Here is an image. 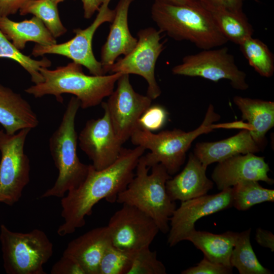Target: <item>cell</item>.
Listing matches in <instances>:
<instances>
[{"instance_id": "cell-21", "label": "cell", "mask_w": 274, "mask_h": 274, "mask_svg": "<svg viewBox=\"0 0 274 274\" xmlns=\"http://www.w3.org/2000/svg\"><path fill=\"white\" fill-rule=\"evenodd\" d=\"M39 123L29 103L20 94L0 84V124L5 132L13 134L23 129H31Z\"/></svg>"}, {"instance_id": "cell-26", "label": "cell", "mask_w": 274, "mask_h": 274, "mask_svg": "<svg viewBox=\"0 0 274 274\" xmlns=\"http://www.w3.org/2000/svg\"><path fill=\"white\" fill-rule=\"evenodd\" d=\"M249 228L235 232L234 245L230 256L231 266L240 274H270L272 272L261 265L257 259L250 242Z\"/></svg>"}, {"instance_id": "cell-33", "label": "cell", "mask_w": 274, "mask_h": 274, "mask_svg": "<svg viewBox=\"0 0 274 274\" xmlns=\"http://www.w3.org/2000/svg\"><path fill=\"white\" fill-rule=\"evenodd\" d=\"M168 117L166 110L160 105H151L143 113L138 121V127L150 131L161 129Z\"/></svg>"}, {"instance_id": "cell-29", "label": "cell", "mask_w": 274, "mask_h": 274, "mask_svg": "<svg viewBox=\"0 0 274 274\" xmlns=\"http://www.w3.org/2000/svg\"><path fill=\"white\" fill-rule=\"evenodd\" d=\"M57 5L51 0H29L19 9L21 15L32 14L40 19L55 38L66 31L60 20Z\"/></svg>"}, {"instance_id": "cell-1", "label": "cell", "mask_w": 274, "mask_h": 274, "mask_svg": "<svg viewBox=\"0 0 274 274\" xmlns=\"http://www.w3.org/2000/svg\"><path fill=\"white\" fill-rule=\"evenodd\" d=\"M145 150L141 146L123 148L117 160L100 170L89 164L84 180L61 198V216L64 222L58 227L57 234L64 236L84 226L86 216L91 215L93 207L101 199L116 202L118 194L133 178L139 160Z\"/></svg>"}, {"instance_id": "cell-7", "label": "cell", "mask_w": 274, "mask_h": 274, "mask_svg": "<svg viewBox=\"0 0 274 274\" xmlns=\"http://www.w3.org/2000/svg\"><path fill=\"white\" fill-rule=\"evenodd\" d=\"M0 242L6 273H46L44 265L53 255V245L43 230L15 232L2 224Z\"/></svg>"}, {"instance_id": "cell-32", "label": "cell", "mask_w": 274, "mask_h": 274, "mask_svg": "<svg viewBox=\"0 0 274 274\" xmlns=\"http://www.w3.org/2000/svg\"><path fill=\"white\" fill-rule=\"evenodd\" d=\"M166 267L157 258L156 251L147 247L136 251L127 274H166Z\"/></svg>"}, {"instance_id": "cell-14", "label": "cell", "mask_w": 274, "mask_h": 274, "mask_svg": "<svg viewBox=\"0 0 274 274\" xmlns=\"http://www.w3.org/2000/svg\"><path fill=\"white\" fill-rule=\"evenodd\" d=\"M231 207V187L217 194H206L182 201L169 219L167 244L169 247H173L186 240L195 230V224L197 220Z\"/></svg>"}, {"instance_id": "cell-28", "label": "cell", "mask_w": 274, "mask_h": 274, "mask_svg": "<svg viewBox=\"0 0 274 274\" xmlns=\"http://www.w3.org/2000/svg\"><path fill=\"white\" fill-rule=\"evenodd\" d=\"M239 49L249 64L260 76L269 78L274 73V56L262 41L251 37L244 40Z\"/></svg>"}, {"instance_id": "cell-42", "label": "cell", "mask_w": 274, "mask_h": 274, "mask_svg": "<svg viewBox=\"0 0 274 274\" xmlns=\"http://www.w3.org/2000/svg\"><path fill=\"white\" fill-rule=\"evenodd\" d=\"M0 131H1V130H0Z\"/></svg>"}, {"instance_id": "cell-9", "label": "cell", "mask_w": 274, "mask_h": 274, "mask_svg": "<svg viewBox=\"0 0 274 274\" xmlns=\"http://www.w3.org/2000/svg\"><path fill=\"white\" fill-rule=\"evenodd\" d=\"M172 72L176 75L199 77L214 82L228 80L237 90H245L249 88L246 74L238 68L226 47L202 50L186 55L180 64L173 67Z\"/></svg>"}, {"instance_id": "cell-22", "label": "cell", "mask_w": 274, "mask_h": 274, "mask_svg": "<svg viewBox=\"0 0 274 274\" xmlns=\"http://www.w3.org/2000/svg\"><path fill=\"white\" fill-rule=\"evenodd\" d=\"M233 100L242 113L243 120H247L250 126L252 138L261 148L266 133L274 126V102L240 96H235Z\"/></svg>"}, {"instance_id": "cell-3", "label": "cell", "mask_w": 274, "mask_h": 274, "mask_svg": "<svg viewBox=\"0 0 274 274\" xmlns=\"http://www.w3.org/2000/svg\"><path fill=\"white\" fill-rule=\"evenodd\" d=\"M39 71L43 81L25 89L26 93L36 98L52 95L59 102L63 101L62 94H72L79 100L83 109L96 106L109 97L122 75H87L81 65L73 61L54 70L41 67Z\"/></svg>"}, {"instance_id": "cell-24", "label": "cell", "mask_w": 274, "mask_h": 274, "mask_svg": "<svg viewBox=\"0 0 274 274\" xmlns=\"http://www.w3.org/2000/svg\"><path fill=\"white\" fill-rule=\"evenodd\" d=\"M200 1L209 11L216 25L228 41L239 45L246 39L252 37L253 27L243 9H229Z\"/></svg>"}, {"instance_id": "cell-30", "label": "cell", "mask_w": 274, "mask_h": 274, "mask_svg": "<svg viewBox=\"0 0 274 274\" xmlns=\"http://www.w3.org/2000/svg\"><path fill=\"white\" fill-rule=\"evenodd\" d=\"M0 58L12 59L19 64L30 75L31 81L35 84L43 81L40 72L41 67L48 68L51 61L46 57L41 60L33 59L22 53L0 30Z\"/></svg>"}, {"instance_id": "cell-2", "label": "cell", "mask_w": 274, "mask_h": 274, "mask_svg": "<svg viewBox=\"0 0 274 274\" xmlns=\"http://www.w3.org/2000/svg\"><path fill=\"white\" fill-rule=\"evenodd\" d=\"M151 14L159 30L175 40L189 41L201 50L228 42L199 0L185 4L155 0Z\"/></svg>"}, {"instance_id": "cell-36", "label": "cell", "mask_w": 274, "mask_h": 274, "mask_svg": "<svg viewBox=\"0 0 274 274\" xmlns=\"http://www.w3.org/2000/svg\"><path fill=\"white\" fill-rule=\"evenodd\" d=\"M29 0H0V16L15 14Z\"/></svg>"}, {"instance_id": "cell-34", "label": "cell", "mask_w": 274, "mask_h": 274, "mask_svg": "<svg viewBox=\"0 0 274 274\" xmlns=\"http://www.w3.org/2000/svg\"><path fill=\"white\" fill-rule=\"evenodd\" d=\"M232 267L213 262L203 258L196 266L183 270L182 274H229L232 273Z\"/></svg>"}, {"instance_id": "cell-11", "label": "cell", "mask_w": 274, "mask_h": 274, "mask_svg": "<svg viewBox=\"0 0 274 274\" xmlns=\"http://www.w3.org/2000/svg\"><path fill=\"white\" fill-rule=\"evenodd\" d=\"M111 0H105L100 7L96 17L87 28L74 29L75 35L69 41L50 45L36 44L32 50L35 57L45 54H56L66 57L89 71L94 76L105 75L100 61L95 57L92 50V40L97 28L103 23L111 22L115 14V9L109 6Z\"/></svg>"}, {"instance_id": "cell-5", "label": "cell", "mask_w": 274, "mask_h": 274, "mask_svg": "<svg viewBox=\"0 0 274 274\" xmlns=\"http://www.w3.org/2000/svg\"><path fill=\"white\" fill-rule=\"evenodd\" d=\"M146 165L143 155L140 158L135 175L126 188L120 192L116 202L134 206L150 216L159 231L167 233L169 219L177 208L167 193L165 183L172 177L161 163Z\"/></svg>"}, {"instance_id": "cell-17", "label": "cell", "mask_w": 274, "mask_h": 274, "mask_svg": "<svg viewBox=\"0 0 274 274\" xmlns=\"http://www.w3.org/2000/svg\"><path fill=\"white\" fill-rule=\"evenodd\" d=\"M133 1L119 0L115 9V16L100 52V62L105 75L119 56L127 55L136 45L138 39L131 34L128 23L129 9Z\"/></svg>"}, {"instance_id": "cell-41", "label": "cell", "mask_w": 274, "mask_h": 274, "mask_svg": "<svg viewBox=\"0 0 274 274\" xmlns=\"http://www.w3.org/2000/svg\"><path fill=\"white\" fill-rule=\"evenodd\" d=\"M51 1H52L55 3L58 4V3H61V2H63L65 0H51Z\"/></svg>"}, {"instance_id": "cell-13", "label": "cell", "mask_w": 274, "mask_h": 274, "mask_svg": "<svg viewBox=\"0 0 274 274\" xmlns=\"http://www.w3.org/2000/svg\"><path fill=\"white\" fill-rule=\"evenodd\" d=\"M107 227L112 245L129 251L150 247L160 231L150 216L127 204L112 216Z\"/></svg>"}, {"instance_id": "cell-25", "label": "cell", "mask_w": 274, "mask_h": 274, "mask_svg": "<svg viewBox=\"0 0 274 274\" xmlns=\"http://www.w3.org/2000/svg\"><path fill=\"white\" fill-rule=\"evenodd\" d=\"M235 237V232L230 231L214 234L195 229L186 241L191 242L203 253L204 257L211 261L231 266L230 258Z\"/></svg>"}, {"instance_id": "cell-18", "label": "cell", "mask_w": 274, "mask_h": 274, "mask_svg": "<svg viewBox=\"0 0 274 274\" xmlns=\"http://www.w3.org/2000/svg\"><path fill=\"white\" fill-rule=\"evenodd\" d=\"M207 168L190 153L183 169L166 182V190L170 199L182 202L206 195L214 185L206 175Z\"/></svg>"}, {"instance_id": "cell-31", "label": "cell", "mask_w": 274, "mask_h": 274, "mask_svg": "<svg viewBox=\"0 0 274 274\" xmlns=\"http://www.w3.org/2000/svg\"><path fill=\"white\" fill-rule=\"evenodd\" d=\"M136 251L120 249L111 243L100 260L98 274H127Z\"/></svg>"}, {"instance_id": "cell-20", "label": "cell", "mask_w": 274, "mask_h": 274, "mask_svg": "<svg viewBox=\"0 0 274 274\" xmlns=\"http://www.w3.org/2000/svg\"><path fill=\"white\" fill-rule=\"evenodd\" d=\"M261 148L252 138L249 130L243 129L227 139L215 142L197 143L193 154L206 167L238 154L255 153Z\"/></svg>"}, {"instance_id": "cell-8", "label": "cell", "mask_w": 274, "mask_h": 274, "mask_svg": "<svg viewBox=\"0 0 274 274\" xmlns=\"http://www.w3.org/2000/svg\"><path fill=\"white\" fill-rule=\"evenodd\" d=\"M30 129L13 134L0 131V203L12 206L20 199L30 180L29 159L24 145Z\"/></svg>"}, {"instance_id": "cell-10", "label": "cell", "mask_w": 274, "mask_h": 274, "mask_svg": "<svg viewBox=\"0 0 274 274\" xmlns=\"http://www.w3.org/2000/svg\"><path fill=\"white\" fill-rule=\"evenodd\" d=\"M162 33L152 27L140 29L134 48L124 57L117 59L107 70L110 74H134L143 77L148 83L147 95L152 100L161 93L156 80L155 68L164 48V42H161Z\"/></svg>"}, {"instance_id": "cell-12", "label": "cell", "mask_w": 274, "mask_h": 274, "mask_svg": "<svg viewBox=\"0 0 274 274\" xmlns=\"http://www.w3.org/2000/svg\"><path fill=\"white\" fill-rule=\"evenodd\" d=\"M116 84V89L107 101L102 102L101 105L108 112L117 138L124 144L138 127L140 117L151 105L152 99L134 90L129 75L122 74Z\"/></svg>"}, {"instance_id": "cell-16", "label": "cell", "mask_w": 274, "mask_h": 274, "mask_svg": "<svg viewBox=\"0 0 274 274\" xmlns=\"http://www.w3.org/2000/svg\"><path fill=\"white\" fill-rule=\"evenodd\" d=\"M269 170L264 157L250 153L238 154L218 162L212 179L221 191L245 181H261L271 185L273 180L268 176Z\"/></svg>"}, {"instance_id": "cell-15", "label": "cell", "mask_w": 274, "mask_h": 274, "mask_svg": "<svg viewBox=\"0 0 274 274\" xmlns=\"http://www.w3.org/2000/svg\"><path fill=\"white\" fill-rule=\"evenodd\" d=\"M102 108L103 116L88 120L78 135L81 149L97 170L113 163L123 148V144L115 134L107 110Z\"/></svg>"}, {"instance_id": "cell-39", "label": "cell", "mask_w": 274, "mask_h": 274, "mask_svg": "<svg viewBox=\"0 0 274 274\" xmlns=\"http://www.w3.org/2000/svg\"><path fill=\"white\" fill-rule=\"evenodd\" d=\"M212 5L221 6L229 9L242 10L244 0H200Z\"/></svg>"}, {"instance_id": "cell-38", "label": "cell", "mask_w": 274, "mask_h": 274, "mask_svg": "<svg viewBox=\"0 0 274 274\" xmlns=\"http://www.w3.org/2000/svg\"><path fill=\"white\" fill-rule=\"evenodd\" d=\"M83 4L84 17L90 19L98 11L105 0H81Z\"/></svg>"}, {"instance_id": "cell-40", "label": "cell", "mask_w": 274, "mask_h": 274, "mask_svg": "<svg viewBox=\"0 0 274 274\" xmlns=\"http://www.w3.org/2000/svg\"><path fill=\"white\" fill-rule=\"evenodd\" d=\"M175 4H185L196 0H162Z\"/></svg>"}, {"instance_id": "cell-19", "label": "cell", "mask_w": 274, "mask_h": 274, "mask_svg": "<svg viewBox=\"0 0 274 274\" xmlns=\"http://www.w3.org/2000/svg\"><path fill=\"white\" fill-rule=\"evenodd\" d=\"M111 243L107 226L96 227L71 241L63 254L75 259L86 274H98L100 260Z\"/></svg>"}, {"instance_id": "cell-4", "label": "cell", "mask_w": 274, "mask_h": 274, "mask_svg": "<svg viewBox=\"0 0 274 274\" xmlns=\"http://www.w3.org/2000/svg\"><path fill=\"white\" fill-rule=\"evenodd\" d=\"M220 118V116L215 112L214 106L210 104L202 122L192 131L185 132L175 128L154 133L137 127L130 139L131 143L136 146H141L150 151L146 155H143L147 166L151 168L155 164L161 163L168 174L172 176L179 171L185 161L186 152L198 136L210 132L214 129L232 128V122L214 124Z\"/></svg>"}, {"instance_id": "cell-27", "label": "cell", "mask_w": 274, "mask_h": 274, "mask_svg": "<svg viewBox=\"0 0 274 274\" xmlns=\"http://www.w3.org/2000/svg\"><path fill=\"white\" fill-rule=\"evenodd\" d=\"M232 207L245 211L264 202L274 201V190L263 187L256 181H245L232 187Z\"/></svg>"}, {"instance_id": "cell-35", "label": "cell", "mask_w": 274, "mask_h": 274, "mask_svg": "<svg viewBox=\"0 0 274 274\" xmlns=\"http://www.w3.org/2000/svg\"><path fill=\"white\" fill-rule=\"evenodd\" d=\"M51 274H86L79 262L73 257L63 254L54 264L50 271Z\"/></svg>"}, {"instance_id": "cell-23", "label": "cell", "mask_w": 274, "mask_h": 274, "mask_svg": "<svg viewBox=\"0 0 274 274\" xmlns=\"http://www.w3.org/2000/svg\"><path fill=\"white\" fill-rule=\"evenodd\" d=\"M0 30L19 50L23 49L28 42L41 45L57 43L43 22L36 16L21 21H14L0 16Z\"/></svg>"}, {"instance_id": "cell-37", "label": "cell", "mask_w": 274, "mask_h": 274, "mask_svg": "<svg viewBox=\"0 0 274 274\" xmlns=\"http://www.w3.org/2000/svg\"><path fill=\"white\" fill-rule=\"evenodd\" d=\"M255 240L261 246L274 251V235L271 232L259 227L256 231Z\"/></svg>"}, {"instance_id": "cell-6", "label": "cell", "mask_w": 274, "mask_h": 274, "mask_svg": "<svg viewBox=\"0 0 274 274\" xmlns=\"http://www.w3.org/2000/svg\"><path fill=\"white\" fill-rule=\"evenodd\" d=\"M80 108L79 100L72 96L59 126L49 139L50 153L58 174L54 184L41 195L42 198L63 197L78 187L87 175L89 164L81 162L77 154L75 119Z\"/></svg>"}]
</instances>
